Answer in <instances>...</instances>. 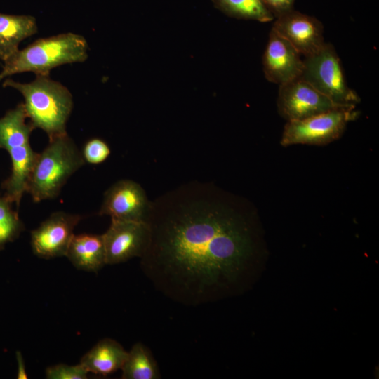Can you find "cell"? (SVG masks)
Returning <instances> with one entry per match:
<instances>
[{"label":"cell","mask_w":379,"mask_h":379,"mask_svg":"<svg viewBox=\"0 0 379 379\" xmlns=\"http://www.w3.org/2000/svg\"><path fill=\"white\" fill-rule=\"evenodd\" d=\"M250 206L208 182L182 184L152 201L140 268L167 298L188 307L220 299L242 282L255 260Z\"/></svg>","instance_id":"obj_1"},{"label":"cell","mask_w":379,"mask_h":379,"mask_svg":"<svg viewBox=\"0 0 379 379\" xmlns=\"http://www.w3.org/2000/svg\"><path fill=\"white\" fill-rule=\"evenodd\" d=\"M3 86L15 88L22 94L27 119L34 128L43 130L49 140L67 134L73 98L66 86L49 76H36L29 83L7 79Z\"/></svg>","instance_id":"obj_2"},{"label":"cell","mask_w":379,"mask_h":379,"mask_svg":"<svg viewBox=\"0 0 379 379\" xmlns=\"http://www.w3.org/2000/svg\"><path fill=\"white\" fill-rule=\"evenodd\" d=\"M88 51L85 38L72 32L39 39L4 62L0 81L27 72L36 76H49L53 68L84 62L88 58Z\"/></svg>","instance_id":"obj_3"},{"label":"cell","mask_w":379,"mask_h":379,"mask_svg":"<svg viewBox=\"0 0 379 379\" xmlns=\"http://www.w3.org/2000/svg\"><path fill=\"white\" fill-rule=\"evenodd\" d=\"M84 164L81 152L67 133L49 140L46 148L37 153L27 192L36 203L55 198Z\"/></svg>","instance_id":"obj_4"},{"label":"cell","mask_w":379,"mask_h":379,"mask_svg":"<svg viewBox=\"0 0 379 379\" xmlns=\"http://www.w3.org/2000/svg\"><path fill=\"white\" fill-rule=\"evenodd\" d=\"M300 77L337 105L356 106L360 102L359 96L347 85L340 58L331 44L325 43L305 57Z\"/></svg>","instance_id":"obj_5"},{"label":"cell","mask_w":379,"mask_h":379,"mask_svg":"<svg viewBox=\"0 0 379 379\" xmlns=\"http://www.w3.org/2000/svg\"><path fill=\"white\" fill-rule=\"evenodd\" d=\"M356 106L331 109L302 120L287 121L280 143L284 147L294 145H325L338 140L347 124L359 115Z\"/></svg>","instance_id":"obj_6"},{"label":"cell","mask_w":379,"mask_h":379,"mask_svg":"<svg viewBox=\"0 0 379 379\" xmlns=\"http://www.w3.org/2000/svg\"><path fill=\"white\" fill-rule=\"evenodd\" d=\"M277 104L280 116L286 121L347 107L335 104L300 77L279 85Z\"/></svg>","instance_id":"obj_7"},{"label":"cell","mask_w":379,"mask_h":379,"mask_svg":"<svg viewBox=\"0 0 379 379\" xmlns=\"http://www.w3.org/2000/svg\"><path fill=\"white\" fill-rule=\"evenodd\" d=\"M102 235L106 263L115 265L142 257L149 243V228L147 222L111 220Z\"/></svg>","instance_id":"obj_8"},{"label":"cell","mask_w":379,"mask_h":379,"mask_svg":"<svg viewBox=\"0 0 379 379\" xmlns=\"http://www.w3.org/2000/svg\"><path fill=\"white\" fill-rule=\"evenodd\" d=\"M151 204L139 183L120 180L105 192L99 215H109L111 220L147 222Z\"/></svg>","instance_id":"obj_9"},{"label":"cell","mask_w":379,"mask_h":379,"mask_svg":"<svg viewBox=\"0 0 379 379\" xmlns=\"http://www.w3.org/2000/svg\"><path fill=\"white\" fill-rule=\"evenodd\" d=\"M81 219L78 214L53 213L31 232L33 253L44 259L65 256L74 235V230Z\"/></svg>","instance_id":"obj_10"},{"label":"cell","mask_w":379,"mask_h":379,"mask_svg":"<svg viewBox=\"0 0 379 379\" xmlns=\"http://www.w3.org/2000/svg\"><path fill=\"white\" fill-rule=\"evenodd\" d=\"M272 29L304 57L326 43L322 24L315 18L291 10L277 17Z\"/></svg>","instance_id":"obj_11"},{"label":"cell","mask_w":379,"mask_h":379,"mask_svg":"<svg viewBox=\"0 0 379 379\" xmlns=\"http://www.w3.org/2000/svg\"><path fill=\"white\" fill-rule=\"evenodd\" d=\"M262 65L267 80L279 85L300 77L303 69L301 55L272 28L263 54Z\"/></svg>","instance_id":"obj_12"},{"label":"cell","mask_w":379,"mask_h":379,"mask_svg":"<svg viewBox=\"0 0 379 379\" xmlns=\"http://www.w3.org/2000/svg\"><path fill=\"white\" fill-rule=\"evenodd\" d=\"M11 159V173L5 180L1 187L3 197L19 208L21 199L27 192L30 174L37 155L30 143L18 146L7 151Z\"/></svg>","instance_id":"obj_13"},{"label":"cell","mask_w":379,"mask_h":379,"mask_svg":"<svg viewBox=\"0 0 379 379\" xmlns=\"http://www.w3.org/2000/svg\"><path fill=\"white\" fill-rule=\"evenodd\" d=\"M65 257L79 270L97 272L107 265L102 235L74 234Z\"/></svg>","instance_id":"obj_14"},{"label":"cell","mask_w":379,"mask_h":379,"mask_svg":"<svg viewBox=\"0 0 379 379\" xmlns=\"http://www.w3.org/2000/svg\"><path fill=\"white\" fill-rule=\"evenodd\" d=\"M128 352L117 341L103 338L81 359L80 364L88 373L107 375L121 369Z\"/></svg>","instance_id":"obj_15"},{"label":"cell","mask_w":379,"mask_h":379,"mask_svg":"<svg viewBox=\"0 0 379 379\" xmlns=\"http://www.w3.org/2000/svg\"><path fill=\"white\" fill-rule=\"evenodd\" d=\"M37 32L34 16L0 13V60L6 61L19 50V45L23 40Z\"/></svg>","instance_id":"obj_16"},{"label":"cell","mask_w":379,"mask_h":379,"mask_svg":"<svg viewBox=\"0 0 379 379\" xmlns=\"http://www.w3.org/2000/svg\"><path fill=\"white\" fill-rule=\"evenodd\" d=\"M27 113L23 102L6 112L0 118V149L11 148L29 143V138L34 129L27 122Z\"/></svg>","instance_id":"obj_17"},{"label":"cell","mask_w":379,"mask_h":379,"mask_svg":"<svg viewBox=\"0 0 379 379\" xmlns=\"http://www.w3.org/2000/svg\"><path fill=\"white\" fill-rule=\"evenodd\" d=\"M122 379H158L161 378L150 350L141 343L133 345L121 368Z\"/></svg>","instance_id":"obj_18"},{"label":"cell","mask_w":379,"mask_h":379,"mask_svg":"<svg viewBox=\"0 0 379 379\" xmlns=\"http://www.w3.org/2000/svg\"><path fill=\"white\" fill-rule=\"evenodd\" d=\"M217 2L225 12L237 18L261 22L274 18L263 0H217Z\"/></svg>","instance_id":"obj_19"},{"label":"cell","mask_w":379,"mask_h":379,"mask_svg":"<svg viewBox=\"0 0 379 379\" xmlns=\"http://www.w3.org/2000/svg\"><path fill=\"white\" fill-rule=\"evenodd\" d=\"M25 226L11 204L0 197V249L17 239L24 230Z\"/></svg>","instance_id":"obj_20"},{"label":"cell","mask_w":379,"mask_h":379,"mask_svg":"<svg viewBox=\"0 0 379 379\" xmlns=\"http://www.w3.org/2000/svg\"><path fill=\"white\" fill-rule=\"evenodd\" d=\"M110 153L108 144L100 138H92L87 141L81 152L85 162L94 165L104 162Z\"/></svg>","instance_id":"obj_21"},{"label":"cell","mask_w":379,"mask_h":379,"mask_svg":"<svg viewBox=\"0 0 379 379\" xmlns=\"http://www.w3.org/2000/svg\"><path fill=\"white\" fill-rule=\"evenodd\" d=\"M88 372L79 363L77 365L59 364L46 370L48 379H86Z\"/></svg>","instance_id":"obj_22"},{"label":"cell","mask_w":379,"mask_h":379,"mask_svg":"<svg viewBox=\"0 0 379 379\" xmlns=\"http://www.w3.org/2000/svg\"><path fill=\"white\" fill-rule=\"evenodd\" d=\"M273 15L276 17L292 10L295 0H263Z\"/></svg>","instance_id":"obj_23"},{"label":"cell","mask_w":379,"mask_h":379,"mask_svg":"<svg viewBox=\"0 0 379 379\" xmlns=\"http://www.w3.org/2000/svg\"><path fill=\"white\" fill-rule=\"evenodd\" d=\"M15 356L18 364L17 378L27 379V374L26 373L25 361L23 360L22 355L20 351H17L15 353Z\"/></svg>","instance_id":"obj_24"}]
</instances>
